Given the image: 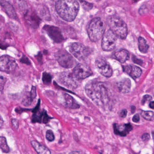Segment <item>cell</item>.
I'll list each match as a JSON object with an SVG mask.
<instances>
[{"mask_svg": "<svg viewBox=\"0 0 154 154\" xmlns=\"http://www.w3.org/2000/svg\"><path fill=\"white\" fill-rule=\"evenodd\" d=\"M87 96L97 106L104 108L109 102V91L106 83L99 82H90L85 85Z\"/></svg>", "mask_w": 154, "mask_h": 154, "instance_id": "1", "label": "cell"}, {"mask_svg": "<svg viewBox=\"0 0 154 154\" xmlns=\"http://www.w3.org/2000/svg\"><path fill=\"white\" fill-rule=\"evenodd\" d=\"M56 10L59 16L65 21H73L79 11L76 0H59L56 4Z\"/></svg>", "mask_w": 154, "mask_h": 154, "instance_id": "2", "label": "cell"}, {"mask_svg": "<svg viewBox=\"0 0 154 154\" xmlns=\"http://www.w3.org/2000/svg\"><path fill=\"white\" fill-rule=\"evenodd\" d=\"M107 24L110 30L116 36L122 39H125L128 34L127 24L120 18L117 16L109 17L107 19Z\"/></svg>", "mask_w": 154, "mask_h": 154, "instance_id": "3", "label": "cell"}, {"mask_svg": "<svg viewBox=\"0 0 154 154\" xmlns=\"http://www.w3.org/2000/svg\"><path fill=\"white\" fill-rule=\"evenodd\" d=\"M104 22L100 18L96 17L91 20L87 32L89 38L93 42H97L103 37L105 31Z\"/></svg>", "mask_w": 154, "mask_h": 154, "instance_id": "4", "label": "cell"}, {"mask_svg": "<svg viewBox=\"0 0 154 154\" xmlns=\"http://www.w3.org/2000/svg\"><path fill=\"white\" fill-rule=\"evenodd\" d=\"M71 54L77 59L83 60L87 58L91 53V49L80 43H74L70 47Z\"/></svg>", "mask_w": 154, "mask_h": 154, "instance_id": "5", "label": "cell"}, {"mask_svg": "<svg viewBox=\"0 0 154 154\" xmlns=\"http://www.w3.org/2000/svg\"><path fill=\"white\" fill-rule=\"evenodd\" d=\"M56 59L60 66L64 68H72L74 66L75 60L70 54L64 50H60L55 54Z\"/></svg>", "mask_w": 154, "mask_h": 154, "instance_id": "6", "label": "cell"}, {"mask_svg": "<svg viewBox=\"0 0 154 154\" xmlns=\"http://www.w3.org/2000/svg\"><path fill=\"white\" fill-rule=\"evenodd\" d=\"M117 37L110 30H107L103 36L102 48L105 51H111L115 48L117 43Z\"/></svg>", "mask_w": 154, "mask_h": 154, "instance_id": "7", "label": "cell"}, {"mask_svg": "<svg viewBox=\"0 0 154 154\" xmlns=\"http://www.w3.org/2000/svg\"><path fill=\"white\" fill-rule=\"evenodd\" d=\"M59 82L67 88L75 89L78 87V80L74 74L68 72H63L59 75Z\"/></svg>", "mask_w": 154, "mask_h": 154, "instance_id": "8", "label": "cell"}, {"mask_svg": "<svg viewBox=\"0 0 154 154\" xmlns=\"http://www.w3.org/2000/svg\"><path fill=\"white\" fill-rule=\"evenodd\" d=\"M17 66V62L12 57L3 55L0 58V70L2 72H11L16 70Z\"/></svg>", "mask_w": 154, "mask_h": 154, "instance_id": "9", "label": "cell"}, {"mask_svg": "<svg viewBox=\"0 0 154 154\" xmlns=\"http://www.w3.org/2000/svg\"><path fill=\"white\" fill-rule=\"evenodd\" d=\"M95 65L100 74L106 77H110L112 75V69L106 59L100 57L95 60Z\"/></svg>", "mask_w": 154, "mask_h": 154, "instance_id": "10", "label": "cell"}, {"mask_svg": "<svg viewBox=\"0 0 154 154\" xmlns=\"http://www.w3.org/2000/svg\"><path fill=\"white\" fill-rule=\"evenodd\" d=\"M40 106V100H38V103L35 108L32 110L33 113L32 115V122H38V123H44L46 124L50 120V118L45 111L39 110V107Z\"/></svg>", "mask_w": 154, "mask_h": 154, "instance_id": "11", "label": "cell"}, {"mask_svg": "<svg viewBox=\"0 0 154 154\" xmlns=\"http://www.w3.org/2000/svg\"><path fill=\"white\" fill-rule=\"evenodd\" d=\"M73 73L78 80H83L92 75L93 72L87 65L79 63L73 69Z\"/></svg>", "mask_w": 154, "mask_h": 154, "instance_id": "12", "label": "cell"}, {"mask_svg": "<svg viewBox=\"0 0 154 154\" xmlns=\"http://www.w3.org/2000/svg\"><path fill=\"white\" fill-rule=\"evenodd\" d=\"M44 29L49 36L56 43H60L63 40V37L60 29L53 26H45Z\"/></svg>", "mask_w": 154, "mask_h": 154, "instance_id": "13", "label": "cell"}, {"mask_svg": "<svg viewBox=\"0 0 154 154\" xmlns=\"http://www.w3.org/2000/svg\"><path fill=\"white\" fill-rule=\"evenodd\" d=\"M113 129L116 135L125 137L129 133L130 131L132 130V127L130 123H127L124 125L114 124Z\"/></svg>", "mask_w": 154, "mask_h": 154, "instance_id": "14", "label": "cell"}, {"mask_svg": "<svg viewBox=\"0 0 154 154\" xmlns=\"http://www.w3.org/2000/svg\"><path fill=\"white\" fill-rule=\"evenodd\" d=\"M124 72L128 74L130 76L134 79L140 77L142 74V70L138 66L133 65H128L122 66Z\"/></svg>", "mask_w": 154, "mask_h": 154, "instance_id": "15", "label": "cell"}, {"mask_svg": "<svg viewBox=\"0 0 154 154\" xmlns=\"http://www.w3.org/2000/svg\"><path fill=\"white\" fill-rule=\"evenodd\" d=\"M64 99L63 105L66 108L69 109H77L80 108V106L75 99L71 95L67 93L63 94Z\"/></svg>", "mask_w": 154, "mask_h": 154, "instance_id": "16", "label": "cell"}, {"mask_svg": "<svg viewBox=\"0 0 154 154\" xmlns=\"http://www.w3.org/2000/svg\"><path fill=\"white\" fill-rule=\"evenodd\" d=\"M117 88L120 92L127 93L129 92L131 88V82L128 78H125L117 84Z\"/></svg>", "mask_w": 154, "mask_h": 154, "instance_id": "17", "label": "cell"}, {"mask_svg": "<svg viewBox=\"0 0 154 154\" xmlns=\"http://www.w3.org/2000/svg\"><path fill=\"white\" fill-rule=\"evenodd\" d=\"M36 96V88L35 86H32L30 92L23 99L22 103L25 106H30Z\"/></svg>", "mask_w": 154, "mask_h": 154, "instance_id": "18", "label": "cell"}, {"mask_svg": "<svg viewBox=\"0 0 154 154\" xmlns=\"http://www.w3.org/2000/svg\"><path fill=\"white\" fill-rule=\"evenodd\" d=\"M31 144L34 149L38 154H51V151L49 149L36 140H32L31 141Z\"/></svg>", "mask_w": 154, "mask_h": 154, "instance_id": "19", "label": "cell"}, {"mask_svg": "<svg viewBox=\"0 0 154 154\" xmlns=\"http://www.w3.org/2000/svg\"><path fill=\"white\" fill-rule=\"evenodd\" d=\"M114 56L115 58L122 63H125L129 58V54L125 49H121L115 52Z\"/></svg>", "mask_w": 154, "mask_h": 154, "instance_id": "20", "label": "cell"}, {"mask_svg": "<svg viewBox=\"0 0 154 154\" xmlns=\"http://www.w3.org/2000/svg\"><path fill=\"white\" fill-rule=\"evenodd\" d=\"M1 5L9 17L13 19L17 18L16 11L11 4L5 1V0H1Z\"/></svg>", "mask_w": 154, "mask_h": 154, "instance_id": "21", "label": "cell"}, {"mask_svg": "<svg viewBox=\"0 0 154 154\" xmlns=\"http://www.w3.org/2000/svg\"><path fill=\"white\" fill-rule=\"evenodd\" d=\"M138 48L141 53L146 54L148 50L149 46L147 44L146 39L141 37H139L138 39Z\"/></svg>", "mask_w": 154, "mask_h": 154, "instance_id": "22", "label": "cell"}, {"mask_svg": "<svg viewBox=\"0 0 154 154\" xmlns=\"http://www.w3.org/2000/svg\"><path fill=\"white\" fill-rule=\"evenodd\" d=\"M0 148L2 152L5 153H8L10 151L9 147L7 143V139L4 137H0Z\"/></svg>", "mask_w": 154, "mask_h": 154, "instance_id": "23", "label": "cell"}, {"mask_svg": "<svg viewBox=\"0 0 154 154\" xmlns=\"http://www.w3.org/2000/svg\"><path fill=\"white\" fill-rule=\"evenodd\" d=\"M141 116L145 119L148 121H153L154 120V112L150 111H142Z\"/></svg>", "mask_w": 154, "mask_h": 154, "instance_id": "24", "label": "cell"}, {"mask_svg": "<svg viewBox=\"0 0 154 154\" xmlns=\"http://www.w3.org/2000/svg\"><path fill=\"white\" fill-rule=\"evenodd\" d=\"M52 77L51 75L48 73L44 72L42 76V81L43 83L45 85H49L52 81Z\"/></svg>", "mask_w": 154, "mask_h": 154, "instance_id": "25", "label": "cell"}, {"mask_svg": "<svg viewBox=\"0 0 154 154\" xmlns=\"http://www.w3.org/2000/svg\"><path fill=\"white\" fill-rule=\"evenodd\" d=\"M46 138L48 141L52 142L55 139L54 135V132L51 130H48L47 131L46 133Z\"/></svg>", "mask_w": 154, "mask_h": 154, "instance_id": "26", "label": "cell"}, {"mask_svg": "<svg viewBox=\"0 0 154 154\" xmlns=\"http://www.w3.org/2000/svg\"><path fill=\"white\" fill-rule=\"evenodd\" d=\"M7 82V79L2 76H1V81H0V89H1V93H2L3 89H4V86H5V83Z\"/></svg>", "mask_w": 154, "mask_h": 154, "instance_id": "27", "label": "cell"}, {"mask_svg": "<svg viewBox=\"0 0 154 154\" xmlns=\"http://www.w3.org/2000/svg\"><path fill=\"white\" fill-rule=\"evenodd\" d=\"M152 100V97L150 95L146 94L143 96V99L141 101V103L144 104L146 102Z\"/></svg>", "mask_w": 154, "mask_h": 154, "instance_id": "28", "label": "cell"}, {"mask_svg": "<svg viewBox=\"0 0 154 154\" xmlns=\"http://www.w3.org/2000/svg\"><path fill=\"white\" fill-rule=\"evenodd\" d=\"M11 123H12V125L16 129H17L19 127V121L17 119H11Z\"/></svg>", "mask_w": 154, "mask_h": 154, "instance_id": "29", "label": "cell"}, {"mask_svg": "<svg viewBox=\"0 0 154 154\" xmlns=\"http://www.w3.org/2000/svg\"><path fill=\"white\" fill-rule=\"evenodd\" d=\"M132 59L133 62L141 66L142 64H143V61L141 59H139L137 58L136 57L133 56L132 57Z\"/></svg>", "mask_w": 154, "mask_h": 154, "instance_id": "30", "label": "cell"}, {"mask_svg": "<svg viewBox=\"0 0 154 154\" xmlns=\"http://www.w3.org/2000/svg\"><path fill=\"white\" fill-rule=\"evenodd\" d=\"M142 140L144 141H148L150 139V136L148 133H144L141 137Z\"/></svg>", "mask_w": 154, "mask_h": 154, "instance_id": "31", "label": "cell"}, {"mask_svg": "<svg viewBox=\"0 0 154 154\" xmlns=\"http://www.w3.org/2000/svg\"><path fill=\"white\" fill-rule=\"evenodd\" d=\"M128 111L127 110L124 109L121 111L120 112V116L122 118H125L127 116Z\"/></svg>", "mask_w": 154, "mask_h": 154, "instance_id": "32", "label": "cell"}, {"mask_svg": "<svg viewBox=\"0 0 154 154\" xmlns=\"http://www.w3.org/2000/svg\"><path fill=\"white\" fill-rule=\"evenodd\" d=\"M139 120L140 117L138 114H136V115L133 116V118H132V121H133V122H137L139 121Z\"/></svg>", "mask_w": 154, "mask_h": 154, "instance_id": "33", "label": "cell"}, {"mask_svg": "<svg viewBox=\"0 0 154 154\" xmlns=\"http://www.w3.org/2000/svg\"><path fill=\"white\" fill-rule=\"evenodd\" d=\"M149 106L151 109H154V101L150 102L149 103Z\"/></svg>", "mask_w": 154, "mask_h": 154, "instance_id": "34", "label": "cell"}, {"mask_svg": "<svg viewBox=\"0 0 154 154\" xmlns=\"http://www.w3.org/2000/svg\"><path fill=\"white\" fill-rule=\"evenodd\" d=\"M131 109V112H132V113H134V112H135V109H136V108H135V106H132Z\"/></svg>", "mask_w": 154, "mask_h": 154, "instance_id": "35", "label": "cell"}, {"mask_svg": "<svg viewBox=\"0 0 154 154\" xmlns=\"http://www.w3.org/2000/svg\"><path fill=\"white\" fill-rule=\"evenodd\" d=\"M152 136L154 141V131H152Z\"/></svg>", "mask_w": 154, "mask_h": 154, "instance_id": "36", "label": "cell"}, {"mask_svg": "<svg viewBox=\"0 0 154 154\" xmlns=\"http://www.w3.org/2000/svg\"><path fill=\"white\" fill-rule=\"evenodd\" d=\"M133 1H134L135 2H137L138 1H139V0H133Z\"/></svg>", "mask_w": 154, "mask_h": 154, "instance_id": "37", "label": "cell"}]
</instances>
